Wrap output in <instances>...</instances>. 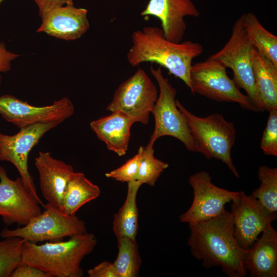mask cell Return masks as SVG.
I'll return each mask as SVG.
<instances>
[{"mask_svg": "<svg viewBox=\"0 0 277 277\" xmlns=\"http://www.w3.org/2000/svg\"><path fill=\"white\" fill-rule=\"evenodd\" d=\"M254 46L243 24L242 16L233 24L231 36L219 51L209 57L221 62L233 72L234 83L244 89L258 111H263L257 91L253 70Z\"/></svg>", "mask_w": 277, "mask_h": 277, "instance_id": "cell-5", "label": "cell"}, {"mask_svg": "<svg viewBox=\"0 0 277 277\" xmlns=\"http://www.w3.org/2000/svg\"><path fill=\"white\" fill-rule=\"evenodd\" d=\"M258 176L261 185L251 195L269 213L277 214V168L262 166Z\"/></svg>", "mask_w": 277, "mask_h": 277, "instance_id": "cell-25", "label": "cell"}, {"mask_svg": "<svg viewBox=\"0 0 277 277\" xmlns=\"http://www.w3.org/2000/svg\"><path fill=\"white\" fill-rule=\"evenodd\" d=\"M142 184L137 181L128 183V190L124 204L114 214L113 230L117 240L128 238L136 240L138 229V211L136 198Z\"/></svg>", "mask_w": 277, "mask_h": 277, "instance_id": "cell-22", "label": "cell"}, {"mask_svg": "<svg viewBox=\"0 0 277 277\" xmlns=\"http://www.w3.org/2000/svg\"><path fill=\"white\" fill-rule=\"evenodd\" d=\"M143 150L144 147L141 146L134 156L121 166L106 173L105 176L117 181L128 183L136 181Z\"/></svg>", "mask_w": 277, "mask_h": 277, "instance_id": "cell-28", "label": "cell"}, {"mask_svg": "<svg viewBox=\"0 0 277 277\" xmlns=\"http://www.w3.org/2000/svg\"><path fill=\"white\" fill-rule=\"evenodd\" d=\"M176 104L187 120L196 152L203 154L208 160L214 158L220 160L236 177H240L231 154L236 136L234 123L227 121L220 113L204 117L196 116L178 100H176Z\"/></svg>", "mask_w": 277, "mask_h": 277, "instance_id": "cell-4", "label": "cell"}, {"mask_svg": "<svg viewBox=\"0 0 277 277\" xmlns=\"http://www.w3.org/2000/svg\"><path fill=\"white\" fill-rule=\"evenodd\" d=\"M89 277H118L113 263L104 261L87 270Z\"/></svg>", "mask_w": 277, "mask_h": 277, "instance_id": "cell-30", "label": "cell"}, {"mask_svg": "<svg viewBox=\"0 0 277 277\" xmlns=\"http://www.w3.org/2000/svg\"><path fill=\"white\" fill-rule=\"evenodd\" d=\"M168 166V163L154 157L153 147L147 145L144 147L136 181L142 185L153 186L161 174Z\"/></svg>", "mask_w": 277, "mask_h": 277, "instance_id": "cell-27", "label": "cell"}, {"mask_svg": "<svg viewBox=\"0 0 277 277\" xmlns=\"http://www.w3.org/2000/svg\"><path fill=\"white\" fill-rule=\"evenodd\" d=\"M150 70L159 86V94L151 111L155 125L147 145L153 147L159 137L170 136L180 141L188 150L196 152L187 120L176 104V89L164 76L161 67H150Z\"/></svg>", "mask_w": 277, "mask_h": 277, "instance_id": "cell-6", "label": "cell"}, {"mask_svg": "<svg viewBox=\"0 0 277 277\" xmlns=\"http://www.w3.org/2000/svg\"><path fill=\"white\" fill-rule=\"evenodd\" d=\"M134 121L124 113L115 111L92 121L90 128L108 150L118 156L124 155L128 149L130 129Z\"/></svg>", "mask_w": 277, "mask_h": 277, "instance_id": "cell-19", "label": "cell"}, {"mask_svg": "<svg viewBox=\"0 0 277 277\" xmlns=\"http://www.w3.org/2000/svg\"><path fill=\"white\" fill-rule=\"evenodd\" d=\"M4 0H0V5Z\"/></svg>", "mask_w": 277, "mask_h": 277, "instance_id": "cell-34", "label": "cell"}, {"mask_svg": "<svg viewBox=\"0 0 277 277\" xmlns=\"http://www.w3.org/2000/svg\"><path fill=\"white\" fill-rule=\"evenodd\" d=\"M96 243L94 234L87 232L66 241L42 245L26 240L22 246L21 263L37 268L50 277H82L81 262L93 251Z\"/></svg>", "mask_w": 277, "mask_h": 277, "instance_id": "cell-3", "label": "cell"}, {"mask_svg": "<svg viewBox=\"0 0 277 277\" xmlns=\"http://www.w3.org/2000/svg\"><path fill=\"white\" fill-rule=\"evenodd\" d=\"M74 112L72 102L66 97L54 101L51 105L37 107L11 95L0 96V114L19 129L37 124H60Z\"/></svg>", "mask_w": 277, "mask_h": 277, "instance_id": "cell-12", "label": "cell"}, {"mask_svg": "<svg viewBox=\"0 0 277 277\" xmlns=\"http://www.w3.org/2000/svg\"><path fill=\"white\" fill-rule=\"evenodd\" d=\"M101 193L100 187L84 173L74 171L66 185L61 210L69 215L75 214L81 207L96 199Z\"/></svg>", "mask_w": 277, "mask_h": 277, "instance_id": "cell-21", "label": "cell"}, {"mask_svg": "<svg viewBox=\"0 0 277 277\" xmlns=\"http://www.w3.org/2000/svg\"><path fill=\"white\" fill-rule=\"evenodd\" d=\"M44 211L33 217L26 225L15 229L4 228L3 238L19 237L34 243L44 241H60L87 232L86 223L76 214L69 215L53 205L45 204Z\"/></svg>", "mask_w": 277, "mask_h": 277, "instance_id": "cell-7", "label": "cell"}, {"mask_svg": "<svg viewBox=\"0 0 277 277\" xmlns=\"http://www.w3.org/2000/svg\"><path fill=\"white\" fill-rule=\"evenodd\" d=\"M19 55L7 50L4 42L0 41V85L2 77L1 73H5L11 68V62Z\"/></svg>", "mask_w": 277, "mask_h": 277, "instance_id": "cell-32", "label": "cell"}, {"mask_svg": "<svg viewBox=\"0 0 277 277\" xmlns=\"http://www.w3.org/2000/svg\"><path fill=\"white\" fill-rule=\"evenodd\" d=\"M58 125L56 123L37 124L21 128L12 135L0 132V161L9 162L16 167L26 186L44 208L45 204L37 193L33 177L29 172L28 155L45 134Z\"/></svg>", "mask_w": 277, "mask_h": 277, "instance_id": "cell-11", "label": "cell"}, {"mask_svg": "<svg viewBox=\"0 0 277 277\" xmlns=\"http://www.w3.org/2000/svg\"><path fill=\"white\" fill-rule=\"evenodd\" d=\"M269 112L263 133L260 147L267 155L277 156V109Z\"/></svg>", "mask_w": 277, "mask_h": 277, "instance_id": "cell-29", "label": "cell"}, {"mask_svg": "<svg viewBox=\"0 0 277 277\" xmlns=\"http://www.w3.org/2000/svg\"><path fill=\"white\" fill-rule=\"evenodd\" d=\"M87 13L74 5L51 8L40 15L42 23L36 31L66 41L77 39L89 28Z\"/></svg>", "mask_w": 277, "mask_h": 277, "instance_id": "cell-16", "label": "cell"}, {"mask_svg": "<svg viewBox=\"0 0 277 277\" xmlns=\"http://www.w3.org/2000/svg\"><path fill=\"white\" fill-rule=\"evenodd\" d=\"M158 94L157 88L149 75L138 68L119 85L106 109L111 112L120 111L134 123L147 125Z\"/></svg>", "mask_w": 277, "mask_h": 277, "instance_id": "cell-9", "label": "cell"}, {"mask_svg": "<svg viewBox=\"0 0 277 277\" xmlns=\"http://www.w3.org/2000/svg\"><path fill=\"white\" fill-rule=\"evenodd\" d=\"M200 43L186 41L178 43L167 39L161 28L146 26L132 34V45L127 53L133 67L155 63L183 81L191 90L190 70L193 60L203 52Z\"/></svg>", "mask_w": 277, "mask_h": 277, "instance_id": "cell-2", "label": "cell"}, {"mask_svg": "<svg viewBox=\"0 0 277 277\" xmlns=\"http://www.w3.org/2000/svg\"><path fill=\"white\" fill-rule=\"evenodd\" d=\"M117 241L118 253L113 263L118 277L139 276L142 261L136 240L125 237Z\"/></svg>", "mask_w": 277, "mask_h": 277, "instance_id": "cell-24", "label": "cell"}, {"mask_svg": "<svg viewBox=\"0 0 277 277\" xmlns=\"http://www.w3.org/2000/svg\"><path fill=\"white\" fill-rule=\"evenodd\" d=\"M244 28L254 47L277 66V36L266 30L252 12L242 15Z\"/></svg>", "mask_w": 277, "mask_h": 277, "instance_id": "cell-23", "label": "cell"}, {"mask_svg": "<svg viewBox=\"0 0 277 277\" xmlns=\"http://www.w3.org/2000/svg\"><path fill=\"white\" fill-rule=\"evenodd\" d=\"M39 205L21 177L10 179L0 166V216L6 225H26L42 212Z\"/></svg>", "mask_w": 277, "mask_h": 277, "instance_id": "cell-13", "label": "cell"}, {"mask_svg": "<svg viewBox=\"0 0 277 277\" xmlns=\"http://www.w3.org/2000/svg\"><path fill=\"white\" fill-rule=\"evenodd\" d=\"M189 227L190 252L205 268L220 267L229 277L248 274L244 264L247 250L240 246L234 236L231 212L225 209L211 219L189 224Z\"/></svg>", "mask_w": 277, "mask_h": 277, "instance_id": "cell-1", "label": "cell"}, {"mask_svg": "<svg viewBox=\"0 0 277 277\" xmlns=\"http://www.w3.org/2000/svg\"><path fill=\"white\" fill-rule=\"evenodd\" d=\"M42 194L47 203L61 209L64 191L74 172L73 167L53 157L49 152L39 151L35 159Z\"/></svg>", "mask_w": 277, "mask_h": 277, "instance_id": "cell-17", "label": "cell"}, {"mask_svg": "<svg viewBox=\"0 0 277 277\" xmlns=\"http://www.w3.org/2000/svg\"><path fill=\"white\" fill-rule=\"evenodd\" d=\"M226 69L221 62L210 57L192 63L190 74L191 92L217 102L235 103L245 109L258 111L249 97L229 77Z\"/></svg>", "mask_w": 277, "mask_h": 277, "instance_id": "cell-8", "label": "cell"}, {"mask_svg": "<svg viewBox=\"0 0 277 277\" xmlns=\"http://www.w3.org/2000/svg\"><path fill=\"white\" fill-rule=\"evenodd\" d=\"M10 277H50L47 273L31 265L20 263Z\"/></svg>", "mask_w": 277, "mask_h": 277, "instance_id": "cell-31", "label": "cell"}, {"mask_svg": "<svg viewBox=\"0 0 277 277\" xmlns=\"http://www.w3.org/2000/svg\"><path fill=\"white\" fill-rule=\"evenodd\" d=\"M234 234L240 246L248 250L266 228L276 219L269 213L251 194L240 191L239 197L232 201Z\"/></svg>", "mask_w": 277, "mask_h": 277, "instance_id": "cell-14", "label": "cell"}, {"mask_svg": "<svg viewBox=\"0 0 277 277\" xmlns=\"http://www.w3.org/2000/svg\"><path fill=\"white\" fill-rule=\"evenodd\" d=\"M141 14L159 18L165 37L178 43L185 35L187 25L185 17H198L200 12L192 0H149Z\"/></svg>", "mask_w": 277, "mask_h": 277, "instance_id": "cell-15", "label": "cell"}, {"mask_svg": "<svg viewBox=\"0 0 277 277\" xmlns=\"http://www.w3.org/2000/svg\"><path fill=\"white\" fill-rule=\"evenodd\" d=\"M38 9L40 16L44 12L54 7L73 5V0H33Z\"/></svg>", "mask_w": 277, "mask_h": 277, "instance_id": "cell-33", "label": "cell"}, {"mask_svg": "<svg viewBox=\"0 0 277 277\" xmlns=\"http://www.w3.org/2000/svg\"><path fill=\"white\" fill-rule=\"evenodd\" d=\"M189 184L193 193L190 208L180 217L182 223L193 224L211 219L222 213L227 203L238 198L240 192L232 191L216 186L210 173L205 171L191 175Z\"/></svg>", "mask_w": 277, "mask_h": 277, "instance_id": "cell-10", "label": "cell"}, {"mask_svg": "<svg viewBox=\"0 0 277 277\" xmlns=\"http://www.w3.org/2000/svg\"><path fill=\"white\" fill-rule=\"evenodd\" d=\"M247 250L244 264L250 277L277 276V231L269 225Z\"/></svg>", "mask_w": 277, "mask_h": 277, "instance_id": "cell-18", "label": "cell"}, {"mask_svg": "<svg viewBox=\"0 0 277 277\" xmlns=\"http://www.w3.org/2000/svg\"><path fill=\"white\" fill-rule=\"evenodd\" d=\"M253 59L255 86L263 111L277 109V66L255 48Z\"/></svg>", "mask_w": 277, "mask_h": 277, "instance_id": "cell-20", "label": "cell"}, {"mask_svg": "<svg viewBox=\"0 0 277 277\" xmlns=\"http://www.w3.org/2000/svg\"><path fill=\"white\" fill-rule=\"evenodd\" d=\"M26 240L7 237L0 241V277H9L21 263L22 246Z\"/></svg>", "mask_w": 277, "mask_h": 277, "instance_id": "cell-26", "label": "cell"}]
</instances>
